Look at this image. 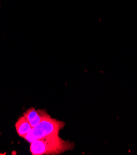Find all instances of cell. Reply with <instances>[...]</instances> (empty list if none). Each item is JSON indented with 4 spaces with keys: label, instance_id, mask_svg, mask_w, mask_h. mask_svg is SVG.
Segmentation results:
<instances>
[{
    "label": "cell",
    "instance_id": "cell-2",
    "mask_svg": "<svg viewBox=\"0 0 137 155\" xmlns=\"http://www.w3.org/2000/svg\"><path fill=\"white\" fill-rule=\"evenodd\" d=\"M65 125L64 122L52 118L49 115L33 127L24 139L28 143H31L40 138L59 135L60 131L64 127Z\"/></svg>",
    "mask_w": 137,
    "mask_h": 155
},
{
    "label": "cell",
    "instance_id": "cell-4",
    "mask_svg": "<svg viewBox=\"0 0 137 155\" xmlns=\"http://www.w3.org/2000/svg\"><path fill=\"white\" fill-rule=\"evenodd\" d=\"M15 128H16L18 135L23 138H25V137L32 129V126H30L24 116L18 119L16 124H15Z\"/></svg>",
    "mask_w": 137,
    "mask_h": 155
},
{
    "label": "cell",
    "instance_id": "cell-3",
    "mask_svg": "<svg viewBox=\"0 0 137 155\" xmlns=\"http://www.w3.org/2000/svg\"><path fill=\"white\" fill-rule=\"evenodd\" d=\"M49 115L45 110H37L34 107L28 108L23 113V116L32 128Z\"/></svg>",
    "mask_w": 137,
    "mask_h": 155
},
{
    "label": "cell",
    "instance_id": "cell-1",
    "mask_svg": "<svg viewBox=\"0 0 137 155\" xmlns=\"http://www.w3.org/2000/svg\"><path fill=\"white\" fill-rule=\"evenodd\" d=\"M30 152L32 155H57L73 150L75 144L59 135L38 139L30 143Z\"/></svg>",
    "mask_w": 137,
    "mask_h": 155
}]
</instances>
